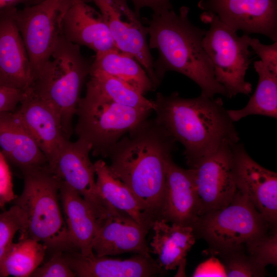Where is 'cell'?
<instances>
[{
    "label": "cell",
    "instance_id": "cell-34",
    "mask_svg": "<svg viewBox=\"0 0 277 277\" xmlns=\"http://www.w3.org/2000/svg\"><path fill=\"white\" fill-rule=\"evenodd\" d=\"M249 46L262 63L271 72L277 74V41L270 45H265L256 38H251Z\"/></svg>",
    "mask_w": 277,
    "mask_h": 277
},
{
    "label": "cell",
    "instance_id": "cell-11",
    "mask_svg": "<svg viewBox=\"0 0 277 277\" xmlns=\"http://www.w3.org/2000/svg\"><path fill=\"white\" fill-rule=\"evenodd\" d=\"M233 144L224 142L216 151L190 168L197 193L199 216L227 206L237 192L233 172Z\"/></svg>",
    "mask_w": 277,
    "mask_h": 277
},
{
    "label": "cell",
    "instance_id": "cell-14",
    "mask_svg": "<svg viewBox=\"0 0 277 277\" xmlns=\"http://www.w3.org/2000/svg\"><path fill=\"white\" fill-rule=\"evenodd\" d=\"M91 148L84 140L67 141L55 161L48 166L61 181L78 192L89 205L96 217L108 213V204L98 194L94 164L89 157Z\"/></svg>",
    "mask_w": 277,
    "mask_h": 277
},
{
    "label": "cell",
    "instance_id": "cell-16",
    "mask_svg": "<svg viewBox=\"0 0 277 277\" xmlns=\"http://www.w3.org/2000/svg\"><path fill=\"white\" fill-rule=\"evenodd\" d=\"M15 112L46 156L48 166L56 160L67 139L52 106L30 88L24 90Z\"/></svg>",
    "mask_w": 277,
    "mask_h": 277
},
{
    "label": "cell",
    "instance_id": "cell-2",
    "mask_svg": "<svg viewBox=\"0 0 277 277\" xmlns=\"http://www.w3.org/2000/svg\"><path fill=\"white\" fill-rule=\"evenodd\" d=\"M154 102L155 121L184 147L189 168L225 142H240L239 134L221 98L201 94L184 98L177 92H158Z\"/></svg>",
    "mask_w": 277,
    "mask_h": 277
},
{
    "label": "cell",
    "instance_id": "cell-28",
    "mask_svg": "<svg viewBox=\"0 0 277 277\" xmlns=\"http://www.w3.org/2000/svg\"><path fill=\"white\" fill-rule=\"evenodd\" d=\"M88 86L105 97L119 104L153 111V101L127 83L104 72L91 70Z\"/></svg>",
    "mask_w": 277,
    "mask_h": 277
},
{
    "label": "cell",
    "instance_id": "cell-7",
    "mask_svg": "<svg viewBox=\"0 0 277 277\" xmlns=\"http://www.w3.org/2000/svg\"><path fill=\"white\" fill-rule=\"evenodd\" d=\"M200 19L209 26L202 44L216 80L226 91V97L231 98L239 94L249 95L252 85L245 76L252 61V53L249 50L251 37L245 34L239 36L213 13L204 11Z\"/></svg>",
    "mask_w": 277,
    "mask_h": 277
},
{
    "label": "cell",
    "instance_id": "cell-21",
    "mask_svg": "<svg viewBox=\"0 0 277 277\" xmlns=\"http://www.w3.org/2000/svg\"><path fill=\"white\" fill-rule=\"evenodd\" d=\"M0 147L22 171L48 165L46 156L15 111L0 112Z\"/></svg>",
    "mask_w": 277,
    "mask_h": 277
},
{
    "label": "cell",
    "instance_id": "cell-9",
    "mask_svg": "<svg viewBox=\"0 0 277 277\" xmlns=\"http://www.w3.org/2000/svg\"><path fill=\"white\" fill-rule=\"evenodd\" d=\"M71 3V0H43L16 10V23L28 55L32 84L51 57Z\"/></svg>",
    "mask_w": 277,
    "mask_h": 277
},
{
    "label": "cell",
    "instance_id": "cell-33",
    "mask_svg": "<svg viewBox=\"0 0 277 277\" xmlns=\"http://www.w3.org/2000/svg\"><path fill=\"white\" fill-rule=\"evenodd\" d=\"M15 197L8 162L0 151V208H4Z\"/></svg>",
    "mask_w": 277,
    "mask_h": 277
},
{
    "label": "cell",
    "instance_id": "cell-26",
    "mask_svg": "<svg viewBox=\"0 0 277 277\" xmlns=\"http://www.w3.org/2000/svg\"><path fill=\"white\" fill-rule=\"evenodd\" d=\"M253 67L259 77L256 89L244 107L227 110L233 122L252 115L277 118V74L271 72L260 60L255 61Z\"/></svg>",
    "mask_w": 277,
    "mask_h": 277
},
{
    "label": "cell",
    "instance_id": "cell-1",
    "mask_svg": "<svg viewBox=\"0 0 277 277\" xmlns=\"http://www.w3.org/2000/svg\"><path fill=\"white\" fill-rule=\"evenodd\" d=\"M176 141L154 119H146L124 135L109 151V167L130 190L153 224L160 219L166 165Z\"/></svg>",
    "mask_w": 277,
    "mask_h": 277
},
{
    "label": "cell",
    "instance_id": "cell-3",
    "mask_svg": "<svg viewBox=\"0 0 277 277\" xmlns=\"http://www.w3.org/2000/svg\"><path fill=\"white\" fill-rule=\"evenodd\" d=\"M189 11V7L182 6L178 13L173 9L153 12L147 21L149 47L159 52L154 62L155 75L161 83L166 72H177L197 84L201 94L227 97L225 88L214 77L212 64L203 46L206 30L191 23Z\"/></svg>",
    "mask_w": 277,
    "mask_h": 277
},
{
    "label": "cell",
    "instance_id": "cell-5",
    "mask_svg": "<svg viewBox=\"0 0 277 277\" xmlns=\"http://www.w3.org/2000/svg\"><path fill=\"white\" fill-rule=\"evenodd\" d=\"M92 62L82 54L80 46L67 41L62 34L50 58L29 87L53 108L68 140L74 131L73 118Z\"/></svg>",
    "mask_w": 277,
    "mask_h": 277
},
{
    "label": "cell",
    "instance_id": "cell-19",
    "mask_svg": "<svg viewBox=\"0 0 277 277\" xmlns=\"http://www.w3.org/2000/svg\"><path fill=\"white\" fill-rule=\"evenodd\" d=\"M70 267L78 277H150L164 271L152 257L137 254L121 260L85 256L78 251L64 252Z\"/></svg>",
    "mask_w": 277,
    "mask_h": 277
},
{
    "label": "cell",
    "instance_id": "cell-18",
    "mask_svg": "<svg viewBox=\"0 0 277 277\" xmlns=\"http://www.w3.org/2000/svg\"><path fill=\"white\" fill-rule=\"evenodd\" d=\"M199 206L191 168L184 169L170 157L167 162L165 192L160 219L192 227Z\"/></svg>",
    "mask_w": 277,
    "mask_h": 277
},
{
    "label": "cell",
    "instance_id": "cell-27",
    "mask_svg": "<svg viewBox=\"0 0 277 277\" xmlns=\"http://www.w3.org/2000/svg\"><path fill=\"white\" fill-rule=\"evenodd\" d=\"M46 247L31 238L19 239L8 250L0 267V277H29L44 260Z\"/></svg>",
    "mask_w": 277,
    "mask_h": 277
},
{
    "label": "cell",
    "instance_id": "cell-13",
    "mask_svg": "<svg viewBox=\"0 0 277 277\" xmlns=\"http://www.w3.org/2000/svg\"><path fill=\"white\" fill-rule=\"evenodd\" d=\"M197 6L235 32L260 34L277 41V0H201Z\"/></svg>",
    "mask_w": 277,
    "mask_h": 277
},
{
    "label": "cell",
    "instance_id": "cell-36",
    "mask_svg": "<svg viewBox=\"0 0 277 277\" xmlns=\"http://www.w3.org/2000/svg\"><path fill=\"white\" fill-rule=\"evenodd\" d=\"M134 7V12L140 16V12L142 8H151L153 12H159L173 9L170 0H130Z\"/></svg>",
    "mask_w": 277,
    "mask_h": 277
},
{
    "label": "cell",
    "instance_id": "cell-37",
    "mask_svg": "<svg viewBox=\"0 0 277 277\" xmlns=\"http://www.w3.org/2000/svg\"><path fill=\"white\" fill-rule=\"evenodd\" d=\"M43 0H0V10L9 7H16L18 5L25 6H31L39 3Z\"/></svg>",
    "mask_w": 277,
    "mask_h": 277
},
{
    "label": "cell",
    "instance_id": "cell-30",
    "mask_svg": "<svg viewBox=\"0 0 277 277\" xmlns=\"http://www.w3.org/2000/svg\"><path fill=\"white\" fill-rule=\"evenodd\" d=\"M25 218L22 210L16 205L0 213V267L17 232L23 233Z\"/></svg>",
    "mask_w": 277,
    "mask_h": 277
},
{
    "label": "cell",
    "instance_id": "cell-22",
    "mask_svg": "<svg viewBox=\"0 0 277 277\" xmlns=\"http://www.w3.org/2000/svg\"><path fill=\"white\" fill-rule=\"evenodd\" d=\"M59 195L71 244L76 251L83 255L93 254L92 243L98 219L81 195L62 181Z\"/></svg>",
    "mask_w": 277,
    "mask_h": 277
},
{
    "label": "cell",
    "instance_id": "cell-31",
    "mask_svg": "<svg viewBox=\"0 0 277 277\" xmlns=\"http://www.w3.org/2000/svg\"><path fill=\"white\" fill-rule=\"evenodd\" d=\"M276 229L271 233H266L254 239L246 244V251L252 259L261 266L266 268L268 265H277Z\"/></svg>",
    "mask_w": 277,
    "mask_h": 277
},
{
    "label": "cell",
    "instance_id": "cell-6",
    "mask_svg": "<svg viewBox=\"0 0 277 277\" xmlns=\"http://www.w3.org/2000/svg\"><path fill=\"white\" fill-rule=\"evenodd\" d=\"M152 111L119 104L86 86V95L76 111L74 131L78 138L90 144L93 155L106 157L110 149Z\"/></svg>",
    "mask_w": 277,
    "mask_h": 277
},
{
    "label": "cell",
    "instance_id": "cell-8",
    "mask_svg": "<svg viewBox=\"0 0 277 277\" xmlns=\"http://www.w3.org/2000/svg\"><path fill=\"white\" fill-rule=\"evenodd\" d=\"M271 226L237 190L229 205L200 215L192 227L195 237L204 239L208 251L215 255L244 245L267 232Z\"/></svg>",
    "mask_w": 277,
    "mask_h": 277
},
{
    "label": "cell",
    "instance_id": "cell-15",
    "mask_svg": "<svg viewBox=\"0 0 277 277\" xmlns=\"http://www.w3.org/2000/svg\"><path fill=\"white\" fill-rule=\"evenodd\" d=\"M107 204V214L97 220L92 243L94 253L103 256L133 252L151 257L146 241L150 229L126 212Z\"/></svg>",
    "mask_w": 277,
    "mask_h": 277
},
{
    "label": "cell",
    "instance_id": "cell-10",
    "mask_svg": "<svg viewBox=\"0 0 277 277\" xmlns=\"http://www.w3.org/2000/svg\"><path fill=\"white\" fill-rule=\"evenodd\" d=\"M99 8L117 49L132 56L144 68L155 90L161 82L154 71V61L147 42L148 27L131 10L128 0H91Z\"/></svg>",
    "mask_w": 277,
    "mask_h": 277
},
{
    "label": "cell",
    "instance_id": "cell-23",
    "mask_svg": "<svg viewBox=\"0 0 277 277\" xmlns=\"http://www.w3.org/2000/svg\"><path fill=\"white\" fill-rule=\"evenodd\" d=\"M152 228L154 235L150 244V253L157 256L159 266L163 271L179 267V272H183L186 255L195 242L193 227L169 224L163 219H157Z\"/></svg>",
    "mask_w": 277,
    "mask_h": 277
},
{
    "label": "cell",
    "instance_id": "cell-35",
    "mask_svg": "<svg viewBox=\"0 0 277 277\" xmlns=\"http://www.w3.org/2000/svg\"><path fill=\"white\" fill-rule=\"evenodd\" d=\"M24 92V90L0 86V112L15 110Z\"/></svg>",
    "mask_w": 277,
    "mask_h": 277
},
{
    "label": "cell",
    "instance_id": "cell-29",
    "mask_svg": "<svg viewBox=\"0 0 277 277\" xmlns=\"http://www.w3.org/2000/svg\"><path fill=\"white\" fill-rule=\"evenodd\" d=\"M225 274L228 277H262L266 268L258 264L246 250L245 245L219 253Z\"/></svg>",
    "mask_w": 277,
    "mask_h": 277
},
{
    "label": "cell",
    "instance_id": "cell-17",
    "mask_svg": "<svg viewBox=\"0 0 277 277\" xmlns=\"http://www.w3.org/2000/svg\"><path fill=\"white\" fill-rule=\"evenodd\" d=\"M16 7L0 10V86L25 90L32 84L28 55L15 20Z\"/></svg>",
    "mask_w": 277,
    "mask_h": 277
},
{
    "label": "cell",
    "instance_id": "cell-25",
    "mask_svg": "<svg viewBox=\"0 0 277 277\" xmlns=\"http://www.w3.org/2000/svg\"><path fill=\"white\" fill-rule=\"evenodd\" d=\"M91 70L101 71L115 77L143 95L155 90L142 65L132 56L118 49L96 54Z\"/></svg>",
    "mask_w": 277,
    "mask_h": 277
},
{
    "label": "cell",
    "instance_id": "cell-12",
    "mask_svg": "<svg viewBox=\"0 0 277 277\" xmlns=\"http://www.w3.org/2000/svg\"><path fill=\"white\" fill-rule=\"evenodd\" d=\"M233 172L237 190L272 226L277 222V174L260 165L239 142L232 145Z\"/></svg>",
    "mask_w": 277,
    "mask_h": 277
},
{
    "label": "cell",
    "instance_id": "cell-32",
    "mask_svg": "<svg viewBox=\"0 0 277 277\" xmlns=\"http://www.w3.org/2000/svg\"><path fill=\"white\" fill-rule=\"evenodd\" d=\"M31 277H74L75 274L70 267L64 252L53 253L51 258L42 263L31 275Z\"/></svg>",
    "mask_w": 277,
    "mask_h": 277
},
{
    "label": "cell",
    "instance_id": "cell-24",
    "mask_svg": "<svg viewBox=\"0 0 277 277\" xmlns=\"http://www.w3.org/2000/svg\"><path fill=\"white\" fill-rule=\"evenodd\" d=\"M94 164L97 176L96 190L101 199L106 203L126 212L138 223L149 229L152 228L153 224L143 213L129 188L113 174L104 161L100 160Z\"/></svg>",
    "mask_w": 277,
    "mask_h": 277
},
{
    "label": "cell",
    "instance_id": "cell-4",
    "mask_svg": "<svg viewBox=\"0 0 277 277\" xmlns=\"http://www.w3.org/2000/svg\"><path fill=\"white\" fill-rule=\"evenodd\" d=\"M22 172L23 190L13 201L25 218V230L19 239L37 241L53 253L76 251L69 240L60 205L61 180L48 165Z\"/></svg>",
    "mask_w": 277,
    "mask_h": 277
},
{
    "label": "cell",
    "instance_id": "cell-20",
    "mask_svg": "<svg viewBox=\"0 0 277 277\" xmlns=\"http://www.w3.org/2000/svg\"><path fill=\"white\" fill-rule=\"evenodd\" d=\"M62 34L70 42L86 46L95 54L117 49L101 14L85 0H71L63 21Z\"/></svg>",
    "mask_w": 277,
    "mask_h": 277
}]
</instances>
